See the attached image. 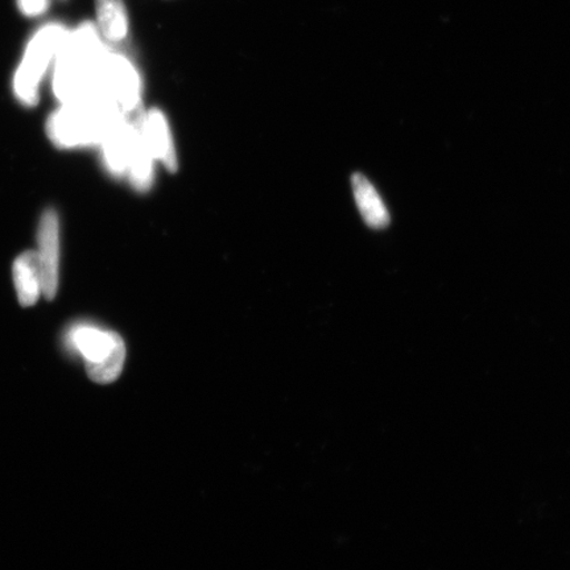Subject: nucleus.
<instances>
[{
	"label": "nucleus",
	"instance_id": "nucleus-8",
	"mask_svg": "<svg viewBox=\"0 0 570 570\" xmlns=\"http://www.w3.org/2000/svg\"><path fill=\"white\" fill-rule=\"evenodd\" d=\"M141 128L155 160L163 163L170 173L177 169V156L173 135L166 117L158 109L141 114Z\"/></svg>",
	"mask_w": 570,
	"mask_h": 570
},
{
	"label": "nucleus",
	"instance_id": "nucleus-11",
	"mask_svg": "<svg viewBox=\"0 0 570 570\" xmlns=\"http://www.w3.org/2000/svg\"><path fill=\"white\" fill-rule=\"evenodd\" d=\"M97 28L107 42H120L128 33V18L122 0H97Z\"/></svg>",
	"mask_w": 570,
	"mask_h": 570
},
{
	"label": "nucleus",
	"instance_id": "nucleus-3",
	"mask_svg": "<svg viewBox=\"0 0 570 570\" xmlns=\"http://www.w3.org/2000/svg\"><path fill=\"white\" fill-rule=\"evenodd\" d=\"M69 30L61 23H47L36 31L24 49L13 76V91L21 104L35 106L39 101L40 85L52 68L56 55Z\"/></svg>",
	"mask_w": 570,
	"mask_h": 570
},
{
	"label": "nucleus",
	"instance_id": "nucleus-7",
	"mask_svg": "<svg viewBox=\"0 0 570 570\" xmlns=\"http://www.w3.org/2000/svg\"><path fill=\"white\" fill-rule=\"evenodd\" d=\"M137 119L125 118L102 142L104 159L107 168L116 175H127L137 141Z\"/></svg>",
	"mask_w": 570,
	"mask_h": 570
},
{
	"label": "nucleus",
	"instance_id": "nucleus-10",
	"mask_svg": "<svg viewBox=\"0 0 570 570\" xmlns=\"http://www.w3.org/2000/svg\"><path fill=\"white\" fill-rule=\"evenodd\" d=\"M352 187L356 206H358L361 216L365 223L373 229H384L390 225V214L386 205L377 195L374 185L362 174H355L352 177Z\"/></svg>",
	"mask_w": 570,
	"mask_h": 570
},
{
	"label": "nucleus",
	"instance_id": "nucleus-2",
	"mask_svg": "<svg viewBox=\"0 0 570 570\" xmlns=\"http://www.w3.org/2000/svg\"><path fill=\"white\" fill-rule=\"evenodd\" d=\"M126 116L118 107L104 102L63 104L49 118L47 132L60 148L102 145Z\"/></svg>",
	"mask_w": 570,
	"mask_h": 570
},
{
	"label": "nucleus",
	"instance_id": "nucleus-5",
	"mask_svg": "<svg viewBox=\"0 0 570 570\" xmlns=\"http://www.w3.org/2000/svg\"><path fill=\"white\" fill-rule=\"evenodd\" d=\"M99 97L125 114L138 109L141 82L137 68L127 57L106 52L98 68Z\"/></svg>",
	"mask_w": 570,
	"mask_h": 570
},
{
	"label": "nucleus",
	"instance_id": "nucleus-9",
	"mask_svg": "<svg viewBox=\"0 0 570 570\" xmlns=\"http://www.w3.org/2000/svg\"><path fill=\"white\" fill-rule=\"evenodd\" d=\"M13 283L23 306H31L42 294V274L38 253L27 252L21 254L13 263Z\"/></svg>",
	"mask_w": 570,
	"mask_h": 570
},
{
	"label": "nucleus",
	"instance_id": "nucleus-6",
	"mask_svg": "<svg viewBox=\"0 0 570 570\" xmlns=\"http://www.w3.org/2000/svg\"><path fill=\"white\" fill-rule=\"evenodd\" d=\"M38 256L42 274V295L48 301L57 294L59 288L60 265V227L59 217L55 210H47L41 217L38 232Z\"/></svg>",
	"mask_w": 570,
	"mask_h": 570
},
{
	"label": "nucleus",
	"instance_id": "nucleus-1",
	"mask_svg": "<svg viewBox=\"0 0 570 570\" xmlns=\"http://www.w3.org/2000/svg\"><path fill=\"white\" fill-rule=\"evenodd\" d=\"M107 51L97 26L90 21L69 30L52 66V89L61 105L102 102L98 97V67Z\"/></svg>",
	"mask_w": 570,
	"mask_h": 570
},
{
	"label": "nucleus",
	"instance_id": "nucleus-12",
	"mask_svg": "<svg viewBox=\"0 0 570 570\" xmlns=\"http://www.w3.org/2000/svg\"><path fill=\"white\" fill-rule=\"evenodd\" d=\"M19 11L27 18L45 16L51 6V0H17Z\"/></svg>",
	"mask_w": 570,
	"mask_h": 570
},
{
	"label": "nucleus",
	"instance_id": "nucleus-4",
	"mask_svg": "<svg viewBox=\"0 0 570 570\" xmlns=\"http://www.w3.org/2000/svg\"><path fill=\"white\" fill-rule=\"evenodd\" d=\"M68 340L75 351L83 356L92 382L107 384L117 381L126 358L125 342L119 334L80 325L70 331Z\"/></svg>",
	"mask_w": 570,
	"mask_h": 570
}]
</instances>
